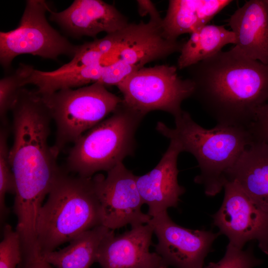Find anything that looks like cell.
Listing matches in <instances>:
<instances>
[{
	"instance_id": "1",
	"label": "cell",
	"mask_w": 268,
	"mask_h": 268,
	"mask_svg": "<svg viewBox=\"0 0 268 268\" xmlns=\"http://www.w3.org/2000/svg\"><path fill=\"white\" fill-rule=\"evenodd\" d=\"M11 111L9 160L16 185V229L22 235L32 236L43 201L63 170L57 163L59 153L48 141L52 119L36 90L21 88Z\"/></svg>"
},
{
	"instance_id": "2",
	"label": "cell",
	"mask_w": 268,
	"mask_h": 268,
	"mask_svg": "<svg viewBox=\"0 0 268 268\" xmlns=\"http://www.w3.org/2000/svg\"><path fill=\"white\" fill-rule=\"evenodd\" d=\"M187 68L192 97L217 124L249 129L268 101V64L234 47Z\"/></svg>"
},
{
	"instance_id": "3",
	"label": "cell",
	"mask_w": 268,
	"mask_h": 268,
	"mask_svg": "<svg viewBox=\"0 0 268 268\" xmlns=\"http://www.w3.org/2000/svg\"><path fill=\"white\" fill-rule=\"evenodd\" d=\"M174 120V128L158 122L156 131L178 142L182 152L195 157L200 170L195 182L203 186L206 196L216 195L223 189L230 170L254 140L253 135L249 129L241 127L217 124L212 129H204L184 110Z\"/></svg>"
},
{
	"instance_id": "4",
	"label": "cell",
	"mask_w": 268,
	"mask_h": 268,
	"mask_svg": "<svg viewBox=\"0 0 268 268\" xmlns=\"http://www.w3.org/2000/svg\"><path fill=\"white\" fill-rule=\"evenodd\" d=\"M48 196L36 225L37 245L42 255L102 225L93 177L73 176L62 171Z\"/></svg>"
},
{
	"instance_id": "5",
	"label": "cell",
	"mask_w": 268,
	"mask_h": 268,
	"mask_svg": "<svg viewBox=\"0 0 268 268\" xmlns=\"http://www.w3.org/2000/svg\"><path fill=\"white\" fill-rule=\"evenodd\" d=\"M144 116L122 101L111 115L73 143L67 158V171L90 178L98 172H108L133 155L135 133Z\"/></svg>"
},
{
	"instance_id": "6",
	"label": "cell",
	"mask_w": 268,
	"mask_h": 268,
	"mask_svg": "<svg viewBox=\"0 0 268 268\" xmlns=\"http://www.w3.org/2000/svg\"><path fill=\"white\" fill-rule=\"evenodd\" d=\"M39 94L56 124V139L53 146L59 153L67 144L73 143L105 119L123 101L122 98L98 82L76 89H63Z\"/></svg>"
},
{
	"instance_id": "7",
	"label": "cell",
	"mask_w": 268,
	"mask_h": 268,
	"mask_svg": "<svg viewBox=\"0 0 268 268\" xmlns=\"http://www.w3.org/2000/svg\"><path fill=\"white\" fill-rule=\"evenodd\" d=\"M117 87L122 94L123 103L143 115L160 110L174 117L182 113V103L192 97L194 89L190 79H182L176 67L167 65L144 67Z\"/></svg>"
},
{
	"instance_id": "8",
	"label": "cell",
	"mask_w": 268,
	"mask_h": 268,
	"mask_svg": "<svg viewBox=\"0 0 268 268\" xmlns=\"http://www.w3.org/2000/svg\"><path fill=\"white\" fill-rule=\"evenodd\" d=\"M50 7L43 0H27L19 24L0 32V62L7 69L17 56L30 54L55 60L62 55L73 57L78 46L70 43L49 24Z\"/></svg>"
},
{
	"instance_id": "9",
	"label": "cell",
	"mask_w": 268,
	"mask_h": 268,
	"mask_svg": "<svg viewBox=\"0 0 268 268\" xmlns=\"http://www.w3.org/2000/svg\"><path fill=\"white\" fill-rule=\"evenodd\" d=\"M155 7L148 13L150 16L148 22L129 24L122 45L111 62L104 66L97 82L106 87L117 86L147 63L180 52L184 43L170 40L164 36L162 19Z\"/></svg>"
},
{
	"instance_id": "10",
	"label": "cell",
	"mask_w": 268,
	"mask_h": 268,
	"mask_svg": "<svg viewBox=\"0 0 268 268\" xmlns=\"http://www.w3.org/2000/svg\"><path fill=\"white\" fill-rule=\"evenodd\" d=\"M224 196L219 209L211 216L219 234L229 244L243 249L248 242L257 241L268 255V212L257 205L233 181L224 185Z\"/></svg>"
},
{
	"instance_id": "11",
	"label": "cell",
	"mask_w": 268,
	"mask_h": 268,
	"mask_svg": "<svg viewBox=\"0 0 268 268\" xmlns=\"http://www.w3.org/2000/svg\"><path fill=\"white\" fill-rule=\"evenodd\" d=\"M136 177L123 162L108 171L106 177L101 174L93 176L101 205L102 224L110 230L146 224L151 218L142 211L143 202Z\"/></svg>"
},
{
	"instance_id": "12",
	"label": "cell",
	"mask_w": 268,
	"mask_h": 268,
	"mask_svg": "<svg viewBox=\"0 0 268 268\" xmlns=\"http://www.w3.org/2000/svg\"><path fill=\"white\" fill-rule=\"evenodd\" d=\"M157 239L156 252L175 268H202L204 261L219 235L211 230H193L174 222L167 211L151 217L147 223Z\"/></svg>"
},
{
	"instance_id": "13",
	"label": "cell",
	"mask_w": 268,
	"mask_h": 268,
	"mask_svg": "<svg viewBox=\"0 0 268 268\" xmlns=\"http://www.w3.org/2000/svg\"><path fill=\"white\" fill-rule=\"evenodd\" d=\"M153 233L149 223L118 236L111 230L99 247L96 262L102 268H169L159 254L149 251Z\"/></svg>"
},
{
	"instance_id": "14",
	"label": "cell",
	"mask_w": 268,
	"mask_h": 268,
	"mask_svg": "<svg viewBox=\"0 0 268 268\" xmlns=\"http://www.w3.org/2000/svg\"><path fill=\"white\" fill-rule=\"evenodd\" d=\"M182 152L180 144L170 140L169 145L156 166L141 176H136V183L143 202L148 207L151 217L170 207L178 206L180 197L185 192L178 180V158Z\"/></svg>"
},
{
	"instance_id": "15",
	"label": "cell",
	"mask_w": 268,
	"mask_h": 268,
	"mask_svg": "<svg viewBox=\"0 0 268 268\" xmlns=\"http://www.w3.org/2000/svg\"><path fill=\"white\" fill-rule=\"evenodd\" d=\"M50 18L73 36L95 37L129 25L128 20L114 5L101 0H75L66 9L55 12L50 8Z\"/></svg>"
},
{
	"instance_id": "16",
	"label": "cell",
	"mask_w": 268,
	"mask_h": 268,
	"mask_svg": "<svg viewBox=\"0 0 268 268\" xmlns=\"http://www.w3.org/2000/svg\"><path fill=\"white\" fill-rule=\"evenodd\" d=\"M229 24L236 37L234 47L252 60L268 64V4L250 0L230 16Z\"/></svg>"
},
{
	"instance_id": "17",
	"label": "cell",
	"mask_w": 268,
	"mask_h": 268,
	"mask_svg": "<svg viewBox=\"0 0 268 268\" xmlns=\"http://www.w3.org/2000/svg\"><path fill=\"white\" fill-rule=\"evenodd\" d=\"M227 181L235 182L268 212V144L254 139L229 172Z\"/></svg>"
},
{
	"instance_id": "18",
	"label": "cell",
	"mask_w": 268,
	"mask_h": 268,
	"mask_svg": "<svg viewBox=\"0 0 268 268\" xmlns=\"http://www.w3.org/2000/svg\"><path fill=\"white\" fill-rule=\"evenodd\" d=\"M232 0H171L162 28L164 36L175 41L181 35L192 34L207 25Z\"/></svg>"
},
{
	"instance_id": "19",
	"label": "cell",
	"mask_w": 268,
	"mask_h": 268,
	"mask_svg": "<svg viewBox=\"0 0 268 268\" xmlns=\"http://www.w3.org/2000/svg\"><path fill=\"white\" fill-rule=\"evenodd\" d=\"M111 230L100 225L86 231L66 247L43 254L44 259L57 268H90L96 262L99 247Z\"/></svg>"
},
{
	"instance_id": "20",
	"label": "cell",
	"mask_w": 268,
	"mask_h": 268,
	"mask_svg": "<svg viewBox=\"0 0 268 268\" xmlns=\"http://www.w3.org/2000/svg\"><path fill=\"white\" fill-rule=\"evenodd\" d=\"M229 44H236L235 34L223 26L207 24L191 34L184 43L177 62L180 69L188 68L221 51Z\"/></svg>"
},
{
	"instance_id": "21",
	"label": "cell",
	"mask_w": 268,
	"mask_h": 268,
	"mask_svg": "<svg viewBox=\"0 0 268 268\" xmlns=\"http://www.w3.org/2000/svg\"><path fill=\"white\" fill-rule=\"evenodd\" d=\"M105 65H98L67 70L44 71L32 67L24 80V85L32 84L41 94L94 83L100 80ZM83 87V86H82Z\"/></svg>"
},
{
	"instance_id": "22",
	"label": "cell",
	"mask_w": 268,
	"mask_h": 268,
	"mask_svg": "<svg viewBox=\"0 0 268 268\" xmlns=\"http://www.w3.org/2000/svg\"><path fill=\"white\" fill-rule=\"evenodd\" d=\"M33 67L21 64L15 72L0 80V117L3 127L7 126V115L11 111L23 82Z\"/></svg>"
},
{
	"instance_id": "23",
	"label": "cell",
	"mask_w": 268,
	"mask_h": 268,
	"mask_svg": "<svg viewBox=\"0 0 268 268\" xmlns=\"http://www.w3.org/2000/svg\"><path fill=\"white\" fill-rule=\"evenodd\" d=\"M8 129L2 127L0 133V221L9 212L5 202L6 194L15 195L16 185L14 174L9 160V149L8 143Z\"/></svg>"
},
{
	"instance_id": "24",
	"label": "cell",
	"mask_w": 268,
	"mask_h": 268,
	"mask_svg": "<svg viewBox=\"0 0 268 268\" xmlns=\"http://www.w3.org/2000/svg\"><path fill=\"white\" fill-rule=\"evenodd\" d=\"M262 263L254 256L252 245L243 250L228 243L224 257L217 262L209 263L204 268H253Z\"/></svg>"
},
{
	"instance_id": "25",
	"label": "cell",
	"mask_w": 268,
	"mask_h": 268,
	"mask_svg": "<svg viewBox=\"0 0 268 268\" xmlns=\"http://www.w3.org/2000/svg\"><path fill=\"white\" fill-rule=\"evenodd\" d=\"M3 234L0 243V268H16L22 261L20 236L8 224L4 226Z\"/></svg>"
},
{
	"instance_id": "26",
	"label": "cell",
	"mask_w": 268,
	"mask_h": 268,
	"mask_svg": "<svg viewBox=\"0 0 268 268\" xmlns=\"http://www.w3.org/2000/svg\"><path fill=\"white\" fill-rule=\"evenodd\" d=\"M249 129L255 139L268 144V101L259 110Z\"/></svg>"
},
{
	"instance_id": "27",
	"label": "cell",
	"mask_w": 268,
	"mask_h": 268,
	"mask_svg": "<svg viewBox=\"0 0 268 268\" xmlns=\"http://www.w3.org/2000/svg\"><path fill=\"white\" fill-rule=\"evenodd\" d=\"M18 268H52L51 265L44 258L43 255L38 252L23 257Z\"/></svg>"
},
{
	"instance_id": "28",
	"label": "cell",
	"mask_w": 268,
	"mask_h": 268,
	"mask_svg": "<svg viewBox=\"0 0 268 268\" xmlns=\"http://www.w3.org/2000/svg\"><path fill=\"white\" fill-rule=\"evenodd\" d=\"M266 2L268 4V0H265Z\"/></svg>"
}]
</instances>
